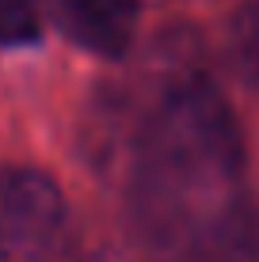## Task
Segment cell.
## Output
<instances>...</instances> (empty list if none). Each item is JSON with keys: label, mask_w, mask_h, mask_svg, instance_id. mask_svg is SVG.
I'll return each mask as SVG.
<instances>
[{"label": "cell", "mask_w": 259, "mask_h": 262, "mask_svg": "<svg viewBox=\"0 0 259 262\" xmlns=\"http://www.w3.org/2000/svg\"><path fill=\"white\" fill-rule=\"evenodd\" d=\"M42 23L95 57L118 61L133 50L141 23V0H34Z\"/></svg>", "instance_id": "3957f363"}, {"label": "cell", "mask_w": 259, "mask_h": 262, "mask_svg": "<svg viewBox=\"0 0 259 262\" xmlns=\"http://www.w3.org/2000/svg\"><path fill=\"white\" fill-rule=\"evenodd\" d=\"M42 38V12L34 0H0V50L34 46Z\"/></svg>", "instance_id": "5b68a950"}, {"label": "cell", "mask_w": 259, "mask_h": 262, "mask_svg": "<svg viewBox=\"0 0 259 262\" xmlns=\"http://www.w3.org/2000/svg\"><path fill=\"white\" fill-rule=\"evenodd\" d=\"M122 202L164 262H252L259 202L236 111L202 69H175L122 133Z\"/></svg>", "instance_id": "6da1fadb"}, {"label": "cell", "mask_w": 259, "mask_h": 262, "mask_svg": "<svg viewBox=\"0 0 259 262\" xmlns=\"http://www.w3.org/2000/svg\"><path fill=\"white\" fill-rule=\"evenodd\" d=\"M0 262H84L73 205L38 167H0Z\"/></svg>", "instance_id": "7a4b0ae2"}, {"label": "cell", "mask_w": 259, "mask_h": 262, "mask_svg": "<svg viewBox=\"0 0 259 262\" xmlns=\"http://www.w3.org/2000/svg\"><path fill=\"white\" fill-rule=\"evenodd\" d=\"M229 57L248 88L259 95V0H248L229 27Z\"/></svg>", "instance_id": "277c9868"}]
</instances>
